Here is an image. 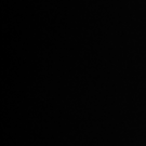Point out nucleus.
I'll list each match as a JSON object with an SVG mask.
<instances>
[]
</instances>
